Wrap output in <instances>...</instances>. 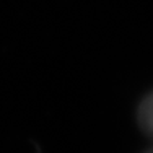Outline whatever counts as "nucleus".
<instances>
[{"instance_id": "1", "label": "nucleus", "mask_w": 153, "mask_h": 153, "mask_svg": "<svg viewBox=\"0 0 153 153\" xmlns=\"http://www.w3.org/2000/svg\"><path fill=\"white\" fill-rule=\"evenodd\" d=\"M137 119L140 129L153 138V91L143 98L137 111Z\"/></svg>"}, {"instance_id": "2", "label": "nucleus", "mask_w": 153, "mask_h": 153, "mask_svg": "<svg viewBox=\"0 0 153 153\" xmlns=\"http://www.w3.org/2000/svg\"><path fill=\"white\" fill-rule=\"evenodd\" d=\"M145 153H153V148H150V150H148V152H145Z\"/></svg>"}]
</instances>
